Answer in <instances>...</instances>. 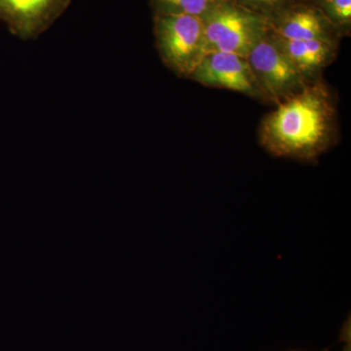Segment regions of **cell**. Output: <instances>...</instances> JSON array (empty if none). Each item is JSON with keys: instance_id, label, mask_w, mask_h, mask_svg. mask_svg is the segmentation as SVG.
I'll return each instance as SVG.
<instances>
[{"instance_id": "11", "label": "cell", "mask_w": 351, "mask_h": 351, "mask_svg": "<svg viewBox=\"0 0 351 351\" xmlns=\"http://www.w3.org/2000/svg\"><path fill=\"white\" fill-rule=\"evenodd\" d=\"M339 341L345 343L343 351H351V323L350 316H348V319L343 323V328H341Z\"/></svg>"}, {"instance_id": "4", "label": "cell", "mask_w": 351, "mask_h": 351, "mask_svg": "<svg viewBox=\"0 0 351 351\" xmlns=\"http://www.w3.org/2000/svg\"><path fill=\"white\" fill-rule=\"evenodd\" d=\"M263 95L277 104L306 86L304 76L283 52L276 39L263 36L247 58Z\"/></svg>"}, {"instance_id": "2", "label": "cell", "mask_w": 351, "mask_h": 351, "mask_svg": "<svg viewBox=\"0 0 351 351\" xmlns=\"http://www.w3.org/2000/svg\"><path fill=\"white\" fill-rule=\"evenodd\" d=\"M154 36L159 56L178 75L189 77L206 55L202 18L156 14Z\"/></svg>"}, {"instance_id": "7", "label": "cell", "mask_w": 351, "mask_h": 351, "mask_svg": "<svg viewBox=\"0 0 351 351\" xmlns=\"http://www.w3.org/2000/svg\"><path fill=\"white\" fill-rule=\"evenodd\" d=\"M276 40L304 77L323 68L332 58V45L329 39Z\"/></svg>"}, {"instance_id": "13", "label": "cell", "mask_w": 351, "mask_h": 351, "mask_svg": "<svg viewBox=\"0 0 351 351\" xmlns=\"http://www.w3.org/2000/svg\"><path fill=\"white\" fill-rule=\"evenodd\" d=\"M327 350H324V351H327ZM291 351H298V350H291Z\"/></svg>"}, {"instance_id": "9", "label": "cell", "mask_w": 351, "mask_h": 351, "mask_svg": "<svg viewBox=\"0 0 351 351\" xmlns=\"http://www.w3.org/2000/svg\"><path fill=\"white\" fill-rule=\"evenodd\" d=\"M223 0H152L156 14L203 18Z\"/></svg>"}, {"instance_id": "8", "label": "cell", "mask_w": 351, "mask_h": 351, "mask_svg": "<svg viewBox=\"0 0 351 351\" xmlns=\"http://www.w3.org/2000/svg\"><path fill=\"white\" fill-rule=\"evenodd\" d=\"M279 39L284 40H311L329 39L323 20L311 9H300L289 13L276 27Z\"/></svg>"}, {"instance_id": "10", "label": "cell", "mask_w": 351, "mask_h": 351, "mask_svg": "<svg viewBox=\"0 0 351 351\" xmlns=\"http://www.w3.org/2000/svg\"><path fill=\"white\" fill-rule=\"evenodd\" d=\"M323 7L328 15L339 24H350L351 20V0H322Z\"/></svg>"}, {"instance_id": "1", "label": "cell", "mask_w": 351, "mask_h": 351, "mask_svg": "<svg viewBox=\"0 0 351 351\" xmlns=\"http://www.w3.org/2000/svg\"><path fill=\"white\" fill-rule=\"evenodd\" d=\"M332 120L334 110L324 86H306L265 117L261 144L274 156L315 160L331 145Z\"/></svg>"}, {"instance_id": "5", "label": "cell", "mask_w": 351, "mask_h": 351, "mask_svg": "<svg viewBox=\"0 0 351 351\" xmlns=\"http://www.w3.org/2000/svg\"><path fill=\"white\" fill-rule=\"evenodd\" d=\"M189 78L205 86L223 88L252 97L263 95L247 59L230 53H208Z\"/></svg>"}, {"instance_id": "6", "label": "cell", "mask_w": 351, "mask_h": 351, "mask_svg": "<svg viewBox=\"0 0 351 351\" xmlns=\"http://www.w3.org/2000/svg\"><path fill=\"white\" fill-rule=\"evenodd\" d=\"M71 1L0 0V20L21 38H38L66 11Z\"/></svg>"}, {"instance_id": "3", "label": "cell", "mask_w": 351, "mask_h": 351, "mask_svg": "<svg viewBox=\"0 0 351 351\" xmlns=\"http://www.w3.org/2000/svg\"><path fill=\"white\" fill-rule=\"evenodd\" d=\"M202 20L206 54L230 53L247 59L254 46L265 34L262 18L223 0Z\"/></svg>"}, {"instance_id": "12", "label": "cell", "mask_w": 351, "mask_h": 351, "mask_svg": "<svg viewBox=\"0 0 351 351\" xmlns=\"http://www.w3.org/2000/svg\"><path fill=\"white\" fill-rule=\"evenodd\" d=\"M243 1L250 3L252 5L269 7L277 5L284 0H243Z\"/></svg>"}]
</instances>
